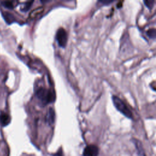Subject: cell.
<instances>
[{
	"instance_id": "14",
	"label": "cell",
	"mask_w": 156,
	"mask_h": 156,
	"mask_svg": "<svg viewBox=\"0 0 156 156\" xmlns=\"http://www.w3.org/2000/svg\"><path fill=\"white\" fill-rule=\"evenodd\" d=\"M99 2L103 3V4H110V3H112L113 2V1H100Z\"/></svg>"
},
{
	"instance_id": "1",
	"label": "cell",
	"mask_w": 156,
	"mask_h": 156,
	"mask_svg": "<svg viewBox=\"0 0 156 156\" xmlns=\"http://www.w3.org/2000/svg\"><path fill=\"white\" fill-rule=\"evenodd\" d=\"M112 101L114 106L119 112H120L126 117L130 119L132 118V113L131 111L128 108L127 105L119 97L113 96Z\"/></svg>"
},
{
	"instance_id": "4",
	"label": "cell",
	"mask_w": 156,
	"mask_h": 156,
	"mask_svg": "<svg viewBox=\"0 0 156 156\" xmlns=\"http://www.w3.org/2000/svg\"><path fill=\"white\" fill-rule=\"evenodd\" d=\"M99 149L96 145H87L83 151V156H98Z\"/></svg>"
},
{
	"instance_id": "11",
	"label": "cell",
	"mask_w": 156,
	"mask_h": 156,
	"mask_svg": "<svg viewBox=\"0 0 156 156\" xmlns=\"http://www.w3.org/2000/svg\"><path fill=\"white\" fill-rule=\"evenodd\" d=\"M2 5L8 9H12L14 7L13 2L12 1H4L2 2Z\"/></svg>"
},
{
	"instance_id": "9",
	"label": "cell",
	"mask_w": 156,
	"mask_h": 156,
	"mask_svg": "<svg viewBox=\"0 0 156 156\" xmlns=\"http://www.w3.org/2000/svg\"><path fill=\"white\" fill-rule=\"evenodd\" d=\"M4 18L5 20V21L8 24H10V23L14 22V20H15V18L13 17V16L12 14L9 13H5L4 15Z\"/></svg>"
},
{
	"instance_id": "12",
	"label": "cell",
	"mask_w": 156,
	"mask_h": 156,
	"mask_svg": "<svg viewBox=\"0 0 156 156\" xmlns=\"http://www.w3.org/2000/svg\"><path fill=\"white\" fill-rule=\"evenodd\" d=\"M147 35L151 38L154 39L155 38V34H156V32H155V29L154 28L152 29H149L147 31Z\"/></svg>"
},
{
	"instance_id": "5",
	"label": "cell",
	"mask_w": 156,
	"mask_h": 156,
	"mask_svg": "<svg viewBox=\"0 0 156 156\" xmlns=\"http://www.w3.org/2000/svg\"><path fill=\"white\" fill-rule=\"evenodd\" d=\"M133 143H134V145L135 146L136 150V154L137 156H146L145 152L143 149L142 144L141 142L138 140L137 139H133Z\"/></svg>"
},
{
	"instance_id": "6",
	"label": "cell",
	"mask_w": 156,
	"mask_h": 156,
	"mask_svg": "<svg viewBox=\"0 0 156 156\" xmlns=\"http://www.w3.org/2000/svg\"><path fill=\"white\" fill-rule=\"evenodd\" d=\"M55 118V112L52 108H50L48 110L47 115L46 116V121L48 124L52 125L54 123Z\"/></svg>"
},
{
	"instance_id": "3",
	"label": "cell",
	"mask_w": 156,
	"mask_h": 156,
	"mask_svg": "<svg viewBox=\"0 0 156 156\" xmlns=\"http://www.w3.org/2000/svg\"><path fill=\"white\" fill-rule=\"evenodd\" d=\"M55 38L58 43V44L60 47L65 48L66 46L68 41V35L66 31L64 28L60 27L58 29L56 33Z\"/></svg>"
},
{
	"instance_id": "13",
	"label": "cell",
	"mask_w": 156,
	"mask_h": 156,
	"mask_svg": "<svg viewBox=\"0 0 156 156\" xmlns=\"http://www.w3.org/2000/svg\"><path fill=\"white\" fill-rule=\"evenodd\" d=\"M154 2H155V1H153V0H152V1H144V3L146 5V6L147 8L150 9H151L153 7Z\"/></svg>"
},
{
	"instance_id": "7",
	"label": "cell",
	"mask_w": 156,
	"mask_h": 156,
	"mask_svg": "<svg viewBox=\"0 0 156 156\" xmlns=\"http://www.w3.org/2000/svg\"><path fill=\"white\" fill-rule=\"evenodd\" d=\"M10 117L8 114L4 112L0 113V124L2 126L5 127L7 126L10 122Z\"/></svg>"
},
{
	"instance_id": "8",
	"label": "cell",
	"mask_w": 156,
	"mask_h": 156,
	"mask_svg": "<svg viewBox=\"0 0 156 156\" xmlns=\"http://www.w3.org/2000/svg\"><path fill=\"white\" fill-rule=\"evenodd\" d=\"M43 10H44L43 7H37L35 9H34L33 11H32V12L30 13L29 16L30 18H34L37 17L38 15L41 13L43 12Z\"/></svg>"
},
{
	"instance_id": "10",
	"label": "cell",
	"mask_w": 156,
	"mask_h": 156,
	"mask_svg": "<svg viewBox=\"0 0 156 156\" xmlns=\"http://www.w3.org/2000/svg\"><path fill=\"white\" fill-rule=\"evenodd\" d=\"M32 2H33V1H28V2H26L23 5V7H21V11H23V12H26V11H27V10L30 9V7H31Z\"/></svg>"
},
{
	"instance_id": "2",
	"label": "cell",
	"mask_w": 156,
	"mask_h": 156,
	"mask_svg": "<svg viewBox=\"0 0 156 156\" xmlns=\"http://www.w3.org/2000/svg\"><path fill=\"white\" fill-rule=\"evenodd\" d=\"M36 96L42 102L48 104L54 101V95L52 91L49 89L40 87L36 91Z\"/></svg>"
}]
</instances>
